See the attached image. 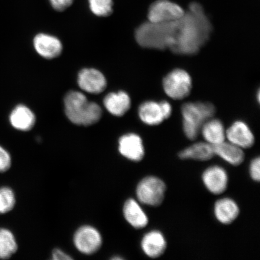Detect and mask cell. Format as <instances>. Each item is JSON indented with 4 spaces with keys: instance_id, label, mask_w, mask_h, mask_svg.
<instances>
[{
    "instance_id": "11",
    "label": "cell",
    "mask_w": 260,
    "mask_h": 260,
    "mask_svg": "<svg viewBox=\"0 0 260 260\" xmlns=\"http://www.w3.org/2000/svg\"><path fill=\"white\" fill-rule=\"evenodd\" d=\"M78 84L85 92L98 94L103 92L107 86V81L104 75L95 69L81 70L78 76Z\"/></svg>"
},
{
    "instance_id": "25",
    "label": "cell",
    "mask_w": 260,
    "mask_h": 260,
    "mask_svg": "<svg viewBox=\"0 0 260 260\" xmlns=\"http://www.w3.org/2000/svg\"><path fill=\"white\" fill-rule=\"evenodd\" d=\"M11 165V156L4 148L0 146V172L7 171Z\"/></svg>"
},
{
    "instance_id": "2",
    "label": "cell",
    "mask_w": 260,
    "mask_h": 260,
    "mask_svg": "<svg viewBox=\"0 0 260 260\" xmlns=\"http://www.w3.org/2000/svg\"><path fill=\"white\" fill-rule=\"evenodd\" d=\"M64 112L75 124L88 126L100 121L102 110L99 105L90 102L83 93L71 91L64 100Z\"/></svg>"
},
{
    "instance_id": "8",
    "label": "cell",
    "mask_w": 260,
    "mask_h": 260,
    "mask_svg": "<svg viewBox=\"0 0 260 260\" xmlns=\"http://www.w3.org/2000/svg\"><path fill=\"white\" fill-rule=\"evenodd\" d=\"M203 183L211 193L219 195L225 192L229 184V176L225 169L219 166L208 168L203 172Z\"/></svg>"
},
{
    "instance_id": "21",
    "label": "cell",
    "mask_w": 260,
    "mask_h": 260,
    "mask_svg": "<svg viewBox=\"0 0 260 260\" xmlns=\"http://www.w3.org/2000/svg\"><path fill=\"white\" fill-rule=\"evenodd\" d=\"M10 121L15 128L28 131L34 127L36 119L34 113L28 107L19 105L13 110L10 116Z\"/></svg>"
},
{
    "instance_id": "5",
    "label": "cell",
    "mask_w": 260,
    "mask_h": 260,
    "mask_svg": "<svg viewBox=\"0 0 260 260\" xmlns=\"http://www.w3.org/2000/svg\"><path fill=\"white\" fill-rule=\"evenodd\" d=\"M162 87L165 92L172 99L183 100L189 95L192 80L187 71L175 69L164 77Z\"/></svg>"
},
{
    "instance_id": "19",
    "label": "cell",
    "mask_w": 260,
    "mask_h": 260,
    "mask_svg": "<svg viewBox=\"0 0 260 260\" xmlns=\"http://www.w3.org/2000/svg\"><path fill=\"white\" fill-rule=\"evenodd\" d=\"M139 116L141 121L148 125H160L166 120L160 103L148 101L139 106Z\"/></svg>"
},
{
    "instance_id": "27",
    "label": "cell",
    "mask_w": 260,
    "mask_h": 260,
    "mask_svg": "<svg viewBox=\"0 0 260 260\" xmlns=\"http://www.w3.org/2000/svg\"><path fill=\"white\" fill-rule=\"evenodd\" d=\"M74 0H50L51 5L58 12L64 11L72 5Z\"/></svg>"
},
{
    "instance_id": "3",
    "label": "cell",
    "mask_w": 260,
    "mask_h": 260,
    "mask_svg": "<svg viewBox=\"0 0 260 260\" xmlns=\"http://www.w3.org/2000/svg\"><path fill=\"white\" fill-rule=\"evenodd\" d=\"M215 107L210 103H187L181 107L183 128L187 139L193 141L200 135L204 123L212 118Z\"/></svg>"
},
{
    "instance_id": "23",
    "label": "cell",
    "mask_w": 260,
    "mask_h": 260,
    "mask_svg": "<svg viewBox=\"0 0 260 260\" xmlns=\"http://www.w3.org/2000/svg\"><path fill=\"white\" fill-rule=\"evenodd\" d=\"M90 11L94 15L106 17L112 14L113 0H89Z\"/></svg>"
},
{
    "instance_id": "1",
    "label": "cell",
    "mask_w": 260,
    "mask_h": 260,
    "mask_svg": "<svg viewBox=\"0 0 260 260\" xmlns=\"http://www.w3.org/2000/svg\"><path fill=\"white\" fill-rule=\"evenodd\" d=\"M212 24L203 6L193 2L184 15L167 23H143L136 29V41L141 47L154 50H170L181 55H193L207 43Z\"/></svg>"
},
{
    "instance_id": "26",
    "label": "cell",
    "mask_w": 260,
    "mask_h": 260,
    "mask_svg": "<svg viewBox=\"0 0 260 260\" xmlns=\"http://www.w3.org/2000/svg\"><path fill=\"white\" fill-rule=\"evenodd\" d=\"M249 174L253 180L259 182L260 180V158H255L249 166Z\"/></svg>"
},
{
    "instance_id": "9",
    "label": "cell",
    "mask_w": 260,
    "mask_h": 260,
    "mask_svg": "<svg viewBox=\"0 0 260 260\" xmlns=\"http://www.w3.org/2000/svg\"><path fill=\"white\" fill-rule=\"evenodd\" d=\"M226 139L242 149H248L254 145L255 137L245 122L237 121L226 130Z\"/></svg>"
},
{
    "instance_id": "17",
    "label": "cell",
    "mask_w": 260,
    "mask_h": 260,
    "mask_svg": "<svg viewBox=\"0 0 260 260\" xmlns=\"http://www.w3.org/2000/svg\"><path fill=\"white\" fill-rule=\"evenodd\" d=\"M106 109L114 116H122L127 112L131 107V100L123 91L110 93L104 100Z\"/></svg>"
},
{
    "instance_id": "15",
    "label": "cell",
    "mask_w": 260,
    "mask_h": 260,
    "mask_svg": "<svg viewBox=\"0 0 260 260\" xmlns=\"http://www.w3.org/2000/svg\"><path fill=\"white\" fill-rule=\"evenodd\" d=\"M123 212L126 220L135 229H144L148 225L149 220L147 215L135 200L129 199L126 201Z\"/></svg>"
},
{
    "instance_id": "13",
    "label": "cell",
    "mask_w": 260,
    "mask_h": 260,
    "mask_svg": "<svg viewBox=\"0 0 260 260\" xmlns=\"http://www.w3.org/2000/svg\"><path fill=\"white\" fill-rule=\"evenodd\" d=\"M34 46L39 54L48 59L58 57L62 51V45L58 39L43 34L35 38Z\"/></svg>"
},
{
    "instance_id": "6",
    "label": "cell",
    "mask_w": 260,
    "mask_h": 260,
    "mask_svg": "<svg viewBox=\"0 0 260 260\" xmlns=\"http://www.w3.org/2000/svg\"><path fill=\"white\" fill-rule=\"evenodd\" d=\"M185 12L181 6L170 0H156L149 6L148 19L151 23H167L181 18Z\"/></svg>"
},
{
    "instance_id": "24",
    "label": "cell",
    "mask_w": 260,
    "mask_h": 260,
    "mask_svg": "<svg viewBox=\"0 0 260 260\" xmlns=\"http://www.w3.org/2000/svg\"><path fill=\"white\" fill-rule=\"evenodd\" d=\"M15 194L11 188L4 187L0 189V214L9 212L14 207Z\"/></svg>"
},
{
    "instance_id": "30",
    "label": "cell",
    "mask_w": 260,
    "mask_h": 260,
    "mask_svg": "<svg viewBox=\"0 0 260 260\" xmlns=\"http://www.w3.org/2000/svg\"><path fill=\"white\" fill-rule=\"evenodd\" d=\"M122 259L121 257H114L113 259Z\"/></svg>"
},
{
    "instance_id": "14",
    "label": "cell",
    "mask_w": 260,
    "mask_h": 260,
    "mask_svg": "<svg viewBox=\"0 0 260 260\" xmlns=\"http://www.w3.org/2000/svg\"><path fill=\"white\" fill-rule=\"evenodd\" d=\"M214 213L216 218L224 225L232 223L238 217L240 209L236 201L229 198L217 200L214 204Z\"/></svg>"
},
{
    "instance_id": "10",
    "label": "cell",
    "mask_w": 260,
    "mask_h": 260,
    "mask_svg": "<svg viewBox=\"0 0 260 260\" xmlns=\"http://www.w3.org/2000/svg\"><path fill=\"white\" fill-rule=\"evenodd\" d=\"M119 151L123 157L133 161H141L145 156L142 139L135 133H129L120 138Z\"/></svg>"
},
{
    "instance_id": "4",
    "label": "cell",
    "mask_w": 260,
    "mask_h": 260,
    "mask_svg": "<svg viewBox=\"0 0 260 260\" xmlns=\"http://www.w3.org/2000/svg\"><path fill=\"white\" fill-rule=\"evenodd\" d=\"M167 186L164 181L155 176H148L139 182L136 195L140 203L158 207L164 202Z\"/></svg>"
},
{
    "instance_id": "12",
    "label": "cell",
    "mask_w": 260,
    "mask_h": 260,
    "mask_svg": "<svg viewBox=\"0 0 260 260\" xmlns=\"http://www.w3.org/2000/svg\"><path fill=\"white\" fill-rule=\"evenodd\" d=\"M167 246V240L159 231L153 230L146 233L141 242L142 251L151 258L160 257L165 252Z\"/></svg>"
},
{
    "instance_id": "29",
    "label": "cell",
    "mask_w": 260,
    "mask_h": 260,
    "mask_svg": "<svg viewBox=\"0 0 260 260\" xmlns=\"http://www.w3.org/2000/svg\"><path fill=\"white\" fill-rule=\"evenodd\" d=\"M53 259L54 260H70L73 258L60 249H55L53 252Z\"/></svg>"
},
{
    "instance_id": "20",
    "label": "cell",
    "mask_w": 260,
    "mask_h": 260,
    "mask_svg": "<svg viewBox=\"0 0 260 260\" xmlns=\"http://www.w3.org/2000/svg\"><path fill=\"white\" fill-rule=\"evenodd\" d=\"M203 138L211 145H216L225 141L226 130L219 119L211 118L204 123L201 129Z\"/></svg>"
},
{
    "instance_id": "18",
    "label": "cell",
    "mask_w": 260,
    "mask_h": 260,
    "mask_svg": "<svg viewBox=\"0 0 260 260\" xmlns=\"http://www.w3.org/2000/svg\"><path fill=\"white\" fill-rule=\"evenodd\" d=\"M214 154L213 146L206 142H198L183 149L178 157L183 160L205 161L211 160Z\"/></svg>"
},
{
    "instance_id": "28",
    "label": "cell",
    "mask_w": 260,
    "mask_h": 260,
    "mask_svg": "<svg viewBox=\"0 0 260 260\" xmlns=\"http://www.w3.org/2000/svg\"><path fill=\"white\" fill-rule=\"evenodd\" d=\"M160 104L165 118L167 119L170 118L171 115L172 111L171 105L170 103H168L167 101H162V102H160Z\"/></svg>"
},
{
    "instance_id": "7",
    "label": "cell",
    "mask_w": 260,
    "mask_h": 260,
    "mask_svg": "<svg viewBox=\"0 0 260 260\" xmlns=\"http://www.w3.org/2000/svg\"><path fill=\"white\" fill-rule=\"evenodd\" d=\"M74 242L79 251L84 254H92L102 246V237L93 227L84 226L75 234Z\"/></svg>"
},
{
    "instance_id": "16",
    "label": "cell",
    "mask_w": 260,
    "mask_h": 260,
    "mask_svg": "<svg viewBox=\"0 0 260 260\" xmlns=\"http://www.w3.org/2000/svg\"><path fill=\"white\" fill-rule=\"evenodd\" d=\"M213 149L215 155L235 167L241 165L245 160L243 149L229 141L214 145Z\"/></svg>"
},
{
    "instance_id": "22",
    "label": "cell",
    "mask_w": 260,
    "mask_h": 260,
    "mask_svg": "<svg viewBox=\"0 0 260 260\" xmlns=\"http://www.w3.org/2000/svg\"><path fill=\"white\" fill-rule=\"evenodd\" d=\"M17 249V244L13 234L8 230L0 229V258H9Z\"/></svg>"
}]
</instances>
